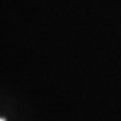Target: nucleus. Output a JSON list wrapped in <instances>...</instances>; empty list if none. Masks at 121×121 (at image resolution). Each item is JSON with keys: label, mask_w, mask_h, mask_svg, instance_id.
Returning a JSON list of instances; mask_svg holds the SVG:
<instances>
[{"label": "nucleus", "mask_w": 121, "mask_h": 121, "mask_svg": "<svg viewBox=\"0 0 121 121\" xmlns=\"http://www.w3.org/2000/svg\"><path fill=\"white\" fill-rule=\"evenodd\" d=\"M0 121H4V120H3V118H0Z\"/></svg>", "instance_id": "nucleus-1"}]
</instances>
